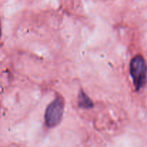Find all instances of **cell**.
I'll return each mask as SVG.
<instances>
[{"mask_svg":"<svg viewBox=\"0 0 147 147\" xmlns=\"http://www.w3.org/2000/svg\"><path fill=\"white\" fill-rule=\"evenodd\" d=\"M130 75L136 90H140L146 83L147 66L143 56L138 55L131 59L130 63Z\"/></svg>","mask_w":147,"mask_h":147,"instance_id":"obj_1","label":"cell"},{"mask_svg":"<svg viewBox=\"0 0 147 147\" xmlns=\"http://www.w3.org/2000/svg\"><path fill=\"white\" fill-rule=\"evenodd\" d=\"M64 109L65 103L61 97H57L48 105L45 113V122L47 127H55L60 123Z\"/></svg>","mask_w":147,"mask_h":147,"instance_id":"obj_2","label":"cell"},{"mask_svg":"<svg viewBox=\"0 0 147 147\" xmlns=\"http://www.w3.org/2000/svg\"><path fill=\"white\" fill-rule=\"evenodd\" d=\"M78 103L79 107L83 109H89L93 107V102L83 90L79 93Z\"/></svg>","mask_w":147,"mask_h":147,"instance_id":"obj_3","label":"cell"},{"mask_svg":"<svg viewBox=\"0 0 147 147\" xmlns=\"http://www.w3.org/2000/svg\"><path fill=\"white\" fill-rule=\"evenodd\" d=\"M1 33H2V31H1V20H0V37L1 36Z\"/></svg>","mask_w":147,"mask_h":147,"instance_id":"obj_4","label":"cell"}]
</instances>
